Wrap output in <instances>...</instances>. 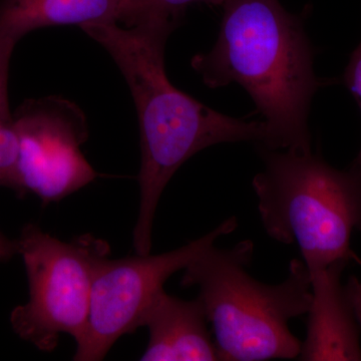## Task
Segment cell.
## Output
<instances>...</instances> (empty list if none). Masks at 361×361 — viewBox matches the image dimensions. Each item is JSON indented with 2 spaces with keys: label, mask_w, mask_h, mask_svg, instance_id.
Masks as SVG:
<instances>
[{
  "label": "cell",
  "mask_w": 361,
  "mask_h": 361,
  "mask_svg": "<svg viewBox=\"0 0 361 361\" xmlns=\"http://www.w3.org/2000/svg\"><path fill=\"white\" fill-rule=\"evenodd\" d=\"M179 26L149 21L121 27L92 23L82 30L102 45L122 71L134 99L141 130V191L134 230L135 253H151L154 218L161 194L183 164L222 142L265 141L263 121L233 118L178 90L165 68L166 45Z\"/></svg>",
  "instance_id": "6da1fadb"
},
{
  "label": "cell",
  "mask_w": 361,
  "mask_h": 361,
  "mask_svg": "<svg viewBox=\"0 0 361 361\" xmlns=\"http://www.w3.org/2000/svg\"><path fill=\"white\" fill-rule=\"evenodd\" d=\"M222 7L216 44L193 56L192 68L210 89L235 82L248 92L266 127L258 146L312 151L311 103L332 80L316 75L303 13L279 0H227Z\"/></svg>",
  "instance_id": "7a4b0ae2"
},
{
  "label": "cell",
  "mask_w": 361,
  "mask_h": 361,
  "mask_svg": "<svg viewBox=\"0 0 361 361\" xmlns=\"http://www.w3.org/2000/svg\"><path fill=\"white\" fill-rule=\"evenodd\" d=\"M253 253L248 239L230 249L211 246L185 268L180 285L198 287L219 360L298 358L302 341L289 322L310 311V271L293 259L283 282L262 283L246 271Z\"/></svg>",
  "instance_id": "3957f363"
},
{
  "label": "cell",
  "mask_w": 361,
  "mask_h": 361,
  "mask_svg": "<svg viewBox=\"0 0 361 361\" xmlns=\"http://www.w3.org/2000/svg\"><path fill=\"white\" fill-rule=\"evenodd\" d=\"M258 147L264 169L252 187L268 236L297 243L308 270L349 262L361 232V163L339 170L313 151Z\"/></svg>",
  "instance_id": "277c9868"
},
{
  "label": "cell",
  "mask_w": 361,
  "mask_h": 361,
  "mask_svg": "<svg viewBox=\"0 0 361 361\" xmlns=\"http://www.w3.org/2000/svg\"><path fill=\"white\" fill-rule=\"evenodd\" d=\"M18 245L30 299L11 312L14 331L42 351L54 350L61 334L78 343L89 323L94 267L110 247L90 235L63 242L33 224L21 230Z\"/></svg>",
  "instance_id": "5b68a950"
},
{
  "label": "cell",
  "mask_w": 361,
  "mask_h": 361,
  "mask_svg": "<svg viewBox=\"0 0 361 361\" xmlns=\"http://www.w3.org/2000/svg\"><path fill=\"white\" fill-rule=\"evenodd\" d=\"M237 227V218L231 217L174 251L159 255L137 254L116 260L109 255L99 259L92 276L89 323L77 343L73 360H103L120 337L141 327L145 311L164 290L169 278L184 270L220 237L231 234Z\"/></svg>",
  "instance_id": "8992f818"
},
{
  "label": "cell",
  "mask_w": 361,
  "mask_h": 361,
  "mask_svg": "<svg viewBox=\"0 0 361 361\" xmlns=\"http://www.w3.org/2000/svg\"><path fill=\"white\" fill-rule=\"evenodd\" d=\"M18 155L11 189L44 204L66 198L96 179L80 146L89 137L80 106L58 96L25 99L13 114Z\"/></svg>",
  "instance_id": "52a82bcc"
},
{
  "label": "cell",
  "mask_w": 361,
  "mask_h": 361,
  "mask_svg": "<svg viewBox=\"0 0 361 361\" xmlns=\"http://www.w3.org/2000/svg\"><path fill=\"white\" fill-rule=\"evenodd\" d=\"M348 261L308 270L311 304L299 360H361L360 325L341 274Z\"/></svg>",
  "instance_id": "ba28073f"
},
{
  "label": "cell",
  "mask_w": 361,
  "mask_h": 361,
  "mask_svg": "<svg viewBox=\"0 0 361 361\" xmlns=\"http://www.w3.org/2000/svg\"><path fill=\"white\" fill-rule=\"evenodd\" d=\"M207 322L205 308L199 297L183 300L161 291L142 317L141 327L149 329V339L140 360H219Z\"/></svg>",
  "instance_id": "9c48e42d"
},
{
  "label": "cell",
  "mask_w": 361,
  "mask_h": 361,
  "mask_svg": "<svg viewBox=\"0 0 361 361\" xmlns=\"http://www.w3.org/2000/svg\"><path fill=\"white\" fill-rule=\"evenodd\" d=\"M121 0H0V40L52 26L118 23Z\"/></svg>",
  "instance_id": "30bf717a"
},
{
  "label": "cell",
  "mask_w": 361,
  "mask_h": 361,
  "mask_svg": "<svg viewBox=\"0 0 361 361\" xmlns=\"http://www.w3.org/2000/svg\"><path fill=\"white\" fill-rule=\"evenodd\" d=\"M18 42L0 40V187L13 186L18 155V139L8 97L9 68Z\"/></svg>",
  "instance_id": "8fae6325"
},
{
  "label": "cell",
  "mask_w": 361,
  "mask_h": 361,
  "mask_svg": "<svg viewBox=\"0 0 361 361\" xmlns=\"http://www.w3.org/2000/svg\"><path fill=\"white\" fill-rule=\"evenodd\" d=\"M227 0H121L118 23L126 27L149 23L166 21L180 26L187 9L193 4L223 6Z\"/></svg>",
  "instance_id": "7c38bea8"
},
{
  "label": "cell",
  "mask_w": 361,
  "mask_h": 361,
  "mask_svg": "<svg viewBox=\"0 0 361 361\" xmlns=\"http://www.w3.org/2000/svg\"><path fill=\"white\" fill-rule=\"evenodd\" d=\"M344 84L355 97L361 111V40L357 47L349 56V61L344 71ZM355 161L361 163V147Z\"/></svg>",
  "instance_id": "4fadbf2b"
},
{
  "label": "cell",
  "mask_w": 361,
  "mask_h": 361,
  "mask_svg": "<svg viewBox=\"0 0 361 361\" xmlns=\"http://www.w3.org/2000/svg\"><path fill=\"white\" fill-rule=\"evenodd\" d=\"M345 288L346 291H348L349 299H350L353 311H355L356 320L361 324V282L353 276L349 279L348 284L346 285Z\"/></svg>",
  "instance_id": "5bb4252c"
},
{
  "label": "cell",
  "mask_w": 361,
  "mask_h": 361,
  "mask_svg": "<svg viewBox=\"0 0 361 361\" xmlns=\"http://www.w3.org/2000/svg\"><path fill=\"white\" fill-rule=\"evenodd\" d=\"M18 254V240H11L0 233V262L8 261Z\"/></svg>",
  "instance_id": "9a60e30c"
},
{
  "label": "cell",
  "mask_w": 361,
  "mask_h": 361,
  "mask_svg": "<svg viewBox=\"0 0 361 361\" xmlns=\"http://www.w3.org/2000/svg\"><path fill=\"white\" fill-rule=\"evenodd\" d=\"M353 259H355V260L358 261V262H360V264L361 265V260L360 258L357 257V256L355 255V254H353Z\"/></svg>",
  "instance_id": "2e32d148"
}]
</instances>
